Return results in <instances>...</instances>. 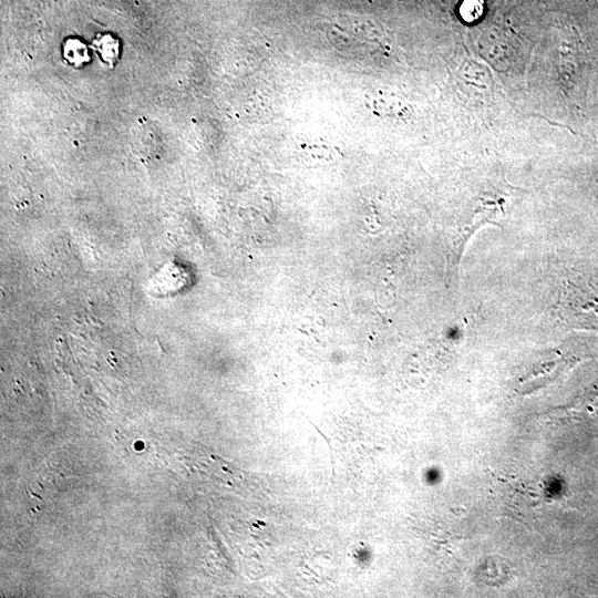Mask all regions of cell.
<instances>
[{
  "label": "cell",
  "instance_id": "1",
  "mask_svg": "<svg viewBox=\"0 0 598 598\" xmlns=\"http://www.w3.org/2000/svg\"><path fill=\"white\" fill-rule=\"evenodd\" d=\"M556 311L567 327L598 333V278L581 272L567 277L560 286Z\"/></svg>",
  "mask_w": 598,
  "mask_h": 598
},
{
  "label": "cell",
  "instance_id": "2",
  "mask_svg": "<svg viewBox=\"0 0 598 598\" xmlns=\"http://www.w3.org/2000/svg\"><path fill=\"white\" fill-rule=\"evenodd\" d=\"M297 154L306 162L327 163L334 161L338 157L339 152L333 144L316 138L297 145Z\"/></svg>",
  "mask_w": 598,
  "mask_h": 598
},
{
  "label": "cell",
  "instance_id": "3",
  "mask_svg": "<svg viewBox=\"0 0 598 598\" xmlns=\"http://www.w3.org/2000/svg\"><path fill=\"white\" fill-rule=\"evenodd\" d=\"M120 47V40L110 33H100L92 41V48L101 61L110 68H113L118 61L121 54Z\"/></svg>",
  "mask_w": 598,
  "mask_h": 598
},
{
  "label": "cell",
  "instance_id": "4",
  "mask_svg": "<svg viewBox=\"0 0 598 598\" xmlns=\"http://www.w3.org/2000/svg\"><path fill=\"white\" fill-rule=\"evenodd\" d=\"M369 109L372 113L382 118L403 120L408 116L409 112L406 107L399 101L380 96H375L370 100Z\"/></svg>",
  "mask_w": 598,
  "mask_h": 598
},
{
  "label": "cell",
  "instance_id": "5",
  "mask_svg": "<svg viewBox=\"0 0 598 598\" xmlns=\"http://www.w3.org/2000/svg\"><path fill=\"white\" fill-rule=\"evenodd\" d=\"M62 56L66 64L81 68L90 61L89 48L76 38L65 39L62 45Z\"/></svg>",
  "mask_w": 598,
  "mask_h": 598
},
{
  "label": "cell",
  "instance_id": "6",
  "mask_svg": "<svg viewBox=\"0 0 598 598\" xmlns=\"http://www.w3.org/2000/svg\"><path fill=\"white\" fill-rule=\"evenodd\" d=\"M462 16L465 20H472L478 18L473 11L477 14L482 12V3L478 0H465L462 6Z\"/></svg>",
  "mask_w": 598,
  "mask_h": 598
},
{
  "label": "cell",
  "instance_id": "7",
  "mask_svg": "<svg viewBox=\"0 0 598 598\" xmlns=\"http://www.w3.org/2000/svg\"><path fill=\"white\" fill-rule=\"evenodd\" d=\"M594 181H595V184H596V187H597V192H598V168L595 173V177H594Z\"/></svg>",
  "mask_w": 598,
  "mask_h": 598
}]
</instances>
